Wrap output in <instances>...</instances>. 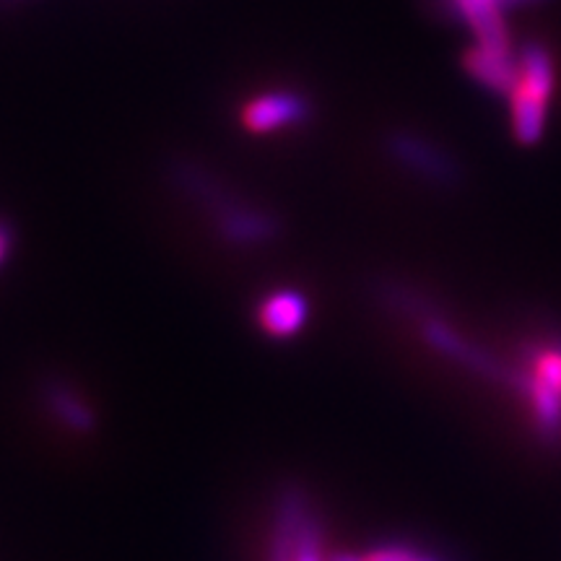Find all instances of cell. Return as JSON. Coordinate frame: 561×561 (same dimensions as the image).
<instances>
[{
	"instance_id": "cell-1",
	"label": "cell",
	"mask_w": 561,
	"mask_h": 561,
	"mask_svg": "<svg viewBox=\"0 0 561 561\" xmlns=\"http://www.w3.org/2000/svg\"><path fill=\"white\" fill-rule=\"evenodd\" d=\"M510 388L528 405L536 432L543 439L561 437V335L530 341L525 346L523 367H510Z\"/></svg>"
},
{
	"instance_id": "cell-2",
	"label": "cell",
	"mask_w": 561,
	"mask_h": 561,
	"mask_svg": "<svg viewBox=\"0 0 561 561\" xmlns=\"http://www.w3.org/2000/svg\"><path fill=\"white\" fill-rule=\"evenodd\" d=\"M419 335L426 346L437 351V354L445 356V359L460 364L462 369L473 371V375L479 377H486V380L507 385L510 380L507 364H502L496 356H491L489 351H483L481 346H476L473 341H468L466 335L455 331L450 322L434 310H426L419 314Z\"/></svg>"
},
{
	"instance_id": "cell-3",
	"label": "cell",
	"mask_w": 561,
	"mask_h": 561,
	"mask_svg": "<svg viewBox=\"0 0 561 561\" xmlns=\"http://www.w3.org/2000/svg\"><path fill=\"white\" fill-rule=\"evenodd\" d=\"M388 157L401 164L403 170L416 174L419 180L432 182V185L453 187L460 180V167L450 151H445L434 140L419 136L411 130H396L385 140Z\"/></svg>"
},
{
	"instance_id": "cell-4",
	"label": "cell",
	"mask_w": 561,
	"mask_h": 561,
	"mask_svg": "<svg viewBox=\"0 0 561 561\" xmlns=\"http://www.w3.org/2000/svg\"><path fill=\"white\" fill-rule=\"evenodd\" d=\"M312 117V104L294 89H273L252 96L242 107V128L255 136H268L286 128H297Z\"/></svg>"
},
{
	"instance_id": "cell-5",
	"label": "cell",
	"mask_w": 561,
	"mask_h": 561,
	"mask_svg": "<svg viewBox=\"0 0 561 561\" xmlns=\"http://www.w3.org/2000/svg\"><path fill=\"white\" fill-rule=\"evenodd\" d=\"M210 219H214L219 240L224 244H231V248H261V244H268L280 234V221L276 214L250 206L237 195L229 203H224L219 210H214Z\"/></svg>"
},
{
	"instance_id": "cell-6",
	"label": "cell",
	"mask_w": 561,
	"mask_h": 561,
	"mask_svg": "<svg viewBox=\"0 0 561 561\" xmlns=\"http://www.w3.org/2000/svg\"><path fill=\"white\" fill-rule=\"evenodd\" d=\"M312 515V504L307 491L299 483H286L278 491L276 507H273V523H271V538H268V553L265 561H294L297 553V543L305 528L307 517Z\"/></svg>"
},
{
	"instance_id": "cell-7",
	"label": "cell",
	"mask_w": 561,
	"mask_h": 561,
	"mask_svg": "<svg viewBox=\"0 0 561 561\" xmlns=\"http://www.w3.org/2000/svg\"><path fill=\"white\" fill-rule=\"evenodd\" d=\"M462 68L471 79L496 96H510L520 79L515 47L473 45L462 55Z\"/></svg>"
},
{
	"instance_id": "cell-8",
	"label": "cell",
	"mask_w": 561,
	"mask_h": 561,
	"mask_svg": "<svg viewBox=\"0 0 561 561\" xmlns=\"http://www.w3.org/2000/svg\"><path fill=\"white\" fill-rule=\"evenodd\" d=\"M310 320V301L297 289H276L257 305V325L268 339H294Z\"/></svg>"
},
{
	"instance_id": "cell-9",
	"label": "cell",
	"mask_w": 561,
	"mask_h": 561,
	"mask_svg": "<svg viewBox=\"0 0 561 561\" xmlns=\"http://www.w3.org/2000/svg\"><path fill=\"white\" fill-rule=\"evenodd\" d=\"M39 401L62 430L73 434H91L96 430V413L87 403V398H81L79 390H73L58 377H47L39 385Z\"/></svg>"
},
{
	"instance_id": "cell-10",
	"label": "cell",
	"mask_w": 561,
	"mask_h": 561,
	"mask_svg": "<svg viewBox=\"0 0 561 561\" xmlns=\"http://www.w3.org/2000/svg\"><path fill=\"white\" fill-rule=\"evenodd\" d=\"M447 5L473 32L476 45L512 47L500 0H447Z\"/></svg>"
},
{
	"instance_id": "cell-11",
	"label": "cell",
	"mask_w": 561,
	"mask_h": 561,
	"mask_svg": "<svg viewBox=\"0 0 561 561\" xmlns=\"http://www.w3.org/2000/svg\"><path fill=\"white\" fill-rule=\"evenodd\" d=\"M517 66H520L517 87L551 104L553 91H557V62H553V55L546 50L541 42H525L520 50H517Z\"/></svg>"
},
{
	"instance_id": "cell-12",
	"label": "cell",
	"mask_w": 561,
	"mask_h": 561,
	"mask_svg": "<svg viewBox=\"0 0 561 561\" xmlns=\"http://www.w3.org/2000/svg\"><path fill=\"white\" fill-rule=\"evenodd\" d=\"M510 100V125L512 136L520 146H536L546 133V121H549V102L541 96L530 94L520 87L512 89Z\"/></svg>"
},
{
	"instance_id": "cell-13",
	"label": "cell",
	"mask_w": 561,
	"mask_h": 561,
	"mask_svg": "<svg viewBox=\"0 0 561 561\" xmlns=\"http://www.w3.org/2000/svg\"><path fill=\"white\" fill-rule=\"evenodd\" d=\"M294 561H328L325 553H322V528L318 517H314V512L307 517L305 528H301Z\"/></svg>"
},
{
	"instance_id": "cell-14",
	"label": "cell",
	"mask_w": 561,
	"mask_h": 561,
	"mask_svg": "<svg viewBox=\"0 0 561 561\" xmlns=\"http://www.w3.org/2000/svg\"><path fill=\"white\" fill-rule=\"evenodd\" d=\"M421 557L419 549L409 543H385L367 553H362L364 561H416Z\"/></svg>"
},
{
	"instance_id": "cell-15",
	"label": "cell",
	"mask_w": 561,
	"mask_h": 561,
	"mask_svg": "<svg viewBox=\"0 0 561 561\" xmlns=\"http://www.w3.org/2000/svg\"><path fill=\"white\" fill-rule=\"evenodd\" d=\"M13 248V231L9 224L0 221V265L5 263V257H9V252Z\"/></svg>"
},
{
	"instance_id": "cell-16",
	"label": "cell",
	"mask_w": 561,
	"mask_h": 561,
	"mask_svg": "<svg viewBox=\"0 0 561 561\" xmlns=\"http://www.w3.org/2000/svg\"><path fill=\"white\" fill-rule=\"evenodd\" d=\"M328 561H364L362 553H351V551H335L328 557Z\"/></svg>"
},
{
	"instance_id": "cell-17",
	"label": "cell",
	"mask_w": 561,
	"mask_h": 561,
	"mask_svg": "<svg viewBox=\"0 0 561 561\" xmlns=\"http://www.w3.org/2000/svg\"><path fill=\"white\" fill-rule=\"evenodd\" d=\"M502 3V9L507 11V9H515V5H525V3H536V0H500Z\"/></svg>"
},
{
	"instance_id": "cell-18",
	"label": "cell",
	"mask_w": 561,
	"mask_h": 561,
	"mask_svg": "<svg viewBox=\"0 0 561 561\" xmlns=\"http://www.w3.org/2000/svg\"><path fill=\"white\" fill-rule=\"evenodd\" d=\"M416 561H437L434 557H426V553H421V557Z\"/></svg>"
}]
</instances>
